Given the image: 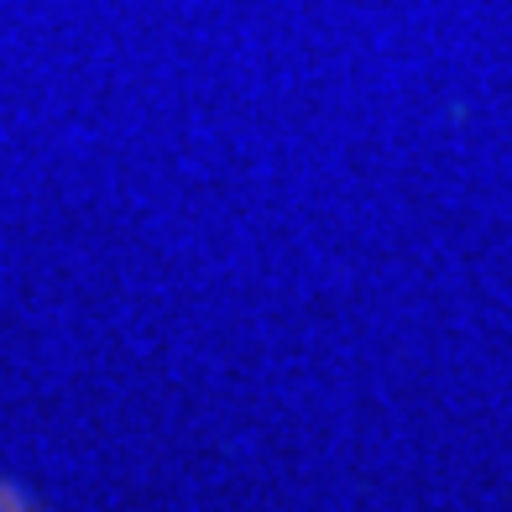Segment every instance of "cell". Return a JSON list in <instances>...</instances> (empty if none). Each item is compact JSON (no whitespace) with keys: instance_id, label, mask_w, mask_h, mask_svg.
I'll list each match as a JSON object with an SVG mask.
<instances>
[{"instance_id":"cell-1","label":"cell","mask_w":512,"mask_h":512,"mask_svg":"<svg viewBox=\"0 0 512 512\" xmlns=\"http://www.w3.org/2000/svg\"><path fill=\"white\" fill-rule=\"evenodd\" d=\"M0 512H32V497L21 492V486H11V481H0Z\"/></svg>"}]
</instances>
